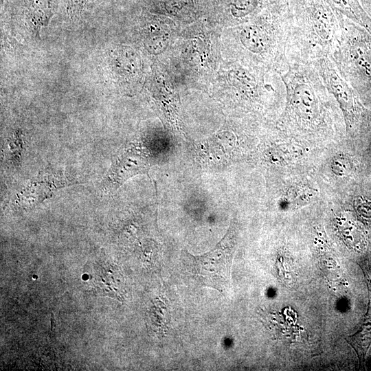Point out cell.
I'll use <instances>...</instances> for the list:
<instances>
[{
	"mask_svg": "<svg viewBox=\"0 0 371 371\" xmlns=\"http://www.w3.org/2000/svg\"><path fill=\"white\" fill-rule=\"evenodd\" d=\"M355 350L361 362H363L371 346V313L367 314L360 330L347 339Z\"/></svg>",
	"mask_w": 371,
	"mask_h": 371,
	"instance_id": "cell-9",
	"label": "cell"
},
{
	"mask_svg": "<svg viewBox=\"0 0 371 371\" xmlns=\"http://www.w3.org/2000/svg\"><path fill=\"white\" fill-rule=\"evenodd\" d=\"M91 0H65L66 11L71 17L80 16L87 9Z\"/></svg>",
	"mask_w": 371,
	"mask_h": 371,
	"instance_id": "cell-10",
	"label": "cell"
},
{
	"mask_svg": "<svg viewBox=\"0 0 371 371\" xmlns=\"http://www.w3.org/2000/svg\"><path fill=\"white\" fill-rule=\"evenodd\" d=\"M362 8L371 19V0H359Z\"/></svg>",
	"mask_w": 371,
	"mask_h": 371,
	"instance_id": "cell-11",
	"label": "cell"
},
{
	"mask_svg": "<svg viewBox=\"0 0 371 371\" xmlns=\"http://www.w3.org/2000/svg\"><path fill=\"white\" fill-rule=\"evenodd\" d=\"M339 13L371 33V19L359 0H326Z\"/></svg>",
	"mask_w": 371,
	"mask_h": 371,
	"instance_id": "cell-7",
	"label": "cell"
},
{
	"mask_svg": "<svg viewBox=\"0 0 371 371\" xmlns=\"http://www.w3.org/2000/svg\"><path fill=\"white\" fill-rule=\"evenodd\" d=\"M65 180L58 178L35 181L24 188L19 194L17 203L23 206L36 205L45 199L52 192L63 186Z\"/></svg>",
	"mask_w": 371,
	"mask_h": 371,
	"instance_id": "cell-6",
	"label": "cell"
},
{
	"mask_svg": "<svg viewBox=\"0 0 371 371\" xmlns=\"http://www.w3.org/2000/svg\"><path fill=\"white\" fill-rule=\"evenodd\" d=\"M313 64L336 100L348 133L357 134L371 128V111L361 103L359 93L341 76L330 56L324 57Z\"/></svg>",
	"mask_w": 371,
	"mask_h": 371,
	"instance_id": "cell-3",
	"label": "cell"
},
{
	"mask_svg": "<svg viewBox=\"0 0 371 371\" xmlns=\"http://www.w3.org/2000/svg\"><path fill=\"white\" fill-rule=\"evenodd\" d=\"M56 0H27L26 16L35 30L47 25L54 13Z\"/></svg>",
	"mask_w": 371,
	"mask_h": 371,
	"instance_id": "cell-8",
	"label": "cell"
},
{
	"mask_svg": "<svg viewBox=\"0 0 371 371\" xmlns=\"http://www.w3.org/2000/svg\"><path fill=\"white\" fill-rule=\"evenodd\" d=\"M288 60L280 75L285 89L280 126L301 135L331 132L336 126V100L313 64Z\"/></svg>",
	"mask_w": 371,
	"mask_h": 371,
	"instance_id": "cell-1",
	"label": "cell"
},
{
	"mask_svg": "<svg viewBox=\"0 0 371 371\" xmlns=\"http://www.w3.org/2000/svg\"><path fill=\"white\" fill-rule=\"evenodd\" d=\"M234 251V235L229 232L211 251L200 256H192L190 273L198 281L225 290L230 280V268Z\"/></svg>",
	"mask_w": 371,
	"mask_h": 371,
	"instance_id": "cell-4",
	"label": "cell"
},
{
	"mask_svg": "<svg viewBox=\"0 0 371 371\" xmlns=\"http://www.w3.org/2000/svg\"><path fill=\"white\" fill-rule=\"evenodd\" d=\"M288 59L313 63L330 56L340 32V13L326 0H289Z\"/></svg>",
	"mask_w": 371,
	"mask_h": 371,
	"instance_id": "cell-2",
	"label": "cell"
},
{
	"mask_svg": "<svg viewBox=\"0 0 371 371\" xmlns=\"http://www.w3.org/2000/svg\"><path fill=\"white\" fill-rule=\"evenodd\" d=\"M149 158L146 153L136 146L125 147L117 155L104 179L108 188L117 189L130 177L139 174H148Z\"/></svg>",
	"mask_w": 371,
	"mask_h": 371,
	"instance_id": "cell-5",
	"label": "cell"
}]
</instances>
